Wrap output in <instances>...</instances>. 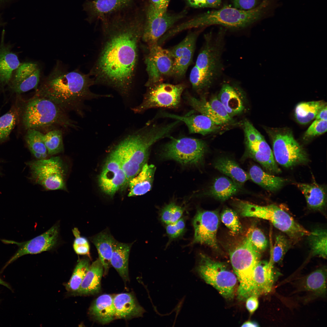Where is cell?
Instances as JSON below:
<instances>
[{
  "instance_id": "obj_1",
  "label": "cell",
  "mask_w": 327,
  "mask_h": 327,
  "mask_svg": "<svg viewBox=\"0 0 327 327\" xmlns=\"http://www.w3.org/2000/svg\"><path fill=\"white\" fill-rule=\"evenodd\" d=\"M145 16L139 13L119 15L104 20L105 39L89 74L95 84L110 86L124 97L130 92L138 59Z\"/></svg>"
},
{
  "instance_id": "obj_2",
  "label": "cell",
  "mask_w": 327,
  "mask_h": 327,
  "mask_svg": "<svg viewBox=\"0 0 327 327\" xmlns=\"http://www.w3.org/2000/svg\"><path fill=\"white\" fill-rule=\"evenodd\" d=\"M90 76L78 70L68 71L58 61L42 81L35 95L50 100L65 111L74 110L82 114L81 109L85 101L111 96L92 92L90 88L95 81Z\"/></svg>"
},
{
  "instance_id": "obj_3",
  "label": "cell",
  "mask_w": 327,
  "mask_h": 327,
  "mask_svg": "<svg viewBox=\"0 0 327 327\" xmlns=\"http://www.w3.org/2000/svg\"><path fill=\"white\" fill-rule=\"evenodd\" d=\"M179 124L177 121L160 124L149 121L142 128L127 135L115 147L113 150L126 174L127 184L146 163L151 146L162 139L170 137Z\"/></svg>"
},
{
  "instance_id": "obj_4",
  "label": "cell",
  "mask_w": 327,
  "mask_h": 327,
  "mask_svg": "<svg viewBox=\"0 0 327 327\" xmlns=\"http://www.w3.org/2000/svg\"><path fill=\"white\" fill-rule=\"evenodd\" d=\"M270 0H262L256 8L249 10L239 9L225 6L217 10L198 15L178 25L180 32L193 28H202L220 25L230 28L241 29L259 20L269 5Z\"/></svg>"
},
{
  "instance_id": "obj_5",
  "label": "cell",
  "mask_w": 327,
  "mask_h": 327,
  "mask_svg": "<svg viewBox=\"0 0 327 327\" xmlns=\"http://www.w3.org/2000/svg\"><path fill=\"white\" fill-rule=\"evenodd\" d=\"M205 40L189 76L193 89L198 92L209 87L219 75L222 68L221 40L206 35Z\"/></svg>"
},
{
  "instance_id": "obj_6",
  "label": "cell",
  "mask_w": 327,
  "mask_h": 327,
  "mask_svg": "<svg viewBox=\"0 0 327 327\" xmlns=\"http://www.w3.org/2000/svg\"><path fill=\"white\" fill-rule=\"evenodd\" d=\"M234 204L242 216L268 220L293 240H298L310 233L288 213L274 204L261 206L240 200H236Z\"/></svg>"
},
{
  "instance_id": "obj_7",
  "label": "cell",
  "mask_w": 327,
  "mask_h": 327,
  "mask_svg": "<svg viewBox=\"0 0 327 327\" xmlns=\"http://www.w3.org/2000/svg\"><path fill=\"white\" fill-rule=\"evenodd\" d=\"M23 122L28 129L37 130L54 126L76 127L58 105L49 99L35 95L25 106Z\"/></svg>"
},
{
  "instance_id": "obj_8",
  "label": "cell",
  "mask_w": 327,
  "mask_h": 327,
  "mask_svg": "<svg viewBox=\"0 0 327 327\" xmlns=\"http://www.w3.org/2000/svg\"><path fill=\"white\" fill-rule=\"evenodd\" d=\"M260 252L246 237L230 253V262L239 284L237 294L240 300H246L253 292V272L260 260Z\"/></svg>"
},
{
  "instance_id": "obj_9",
  "label": "cell",
  "mask_w": 327,
  "mask_h": 327,
  "mask_svg": "<svg viewBox=\"0 0 327 327\" xmlns=\"http://www.w3.org/2000/svg\"><path fill=\"white\" fill-rule=\"evenodd\" d=\"M196 272L207 283L215 288L225 298L232 299L237 279L234 272L223 263L201 254Z\"/></svg>"
},
{
  "instance_id": "obj_10",
  "label": "cell",
  "mask_w": 327,
  "mask_h": 327,
  "mask_svg": "<svg viewBox=\"0 0 327 327\" xmlns=\"http://www.w3.org/2000/svg\"><path fill=\"white\" fill-rule=\"evenodd\" d=\"M31 178L47 190H67L66 179L68 167L59 156L28 162Z\"/></svg>"
},
{
  "instance_id": "obj_11",
  "label": "cell",
  "mask_w": 327,
  "mask_h": 327,
  "mask_svg": "<svg viewBox=\"0 0 327 327\" xmlns=\"http://www.w3.org/2000/svg\"><path fill=\"white\" fill-rule=\"evenodd\" d=\"M268 133L272 139L275 159L279 164L288 167L307 160L306 153L290 131L273 128L268 130Z\"/></svg>"
},
{
  "instance_id": "obj_12",
  "label": "cell",
  "mask_w": 327,
  "mask_h": 327,
  "mask_svg": "<svg viewBox=\"0 0 327 327\" xmlns=\"http://www.w3.org/2000/svg\"><path fill=\"white\" fill-rule=\"evenodd\" d=\"M171 138L163 148V157L184 165H197L202 162L207 150L205 141L189 137Z\"/></svg>"
},
{
  "instance_id": "obj_13",
  "label": "cell",
  "mask_w": 327,
  "mask_h": 327,
  "mask_svg": "<svg viewBox=\"0 0 327 327\" xmlns=\"http://www.w3.org/2000/svg\"><path fill=\"white\" fill-rule=\"evenodd\" d=\"M186 87L183 84H173L163 82L148 87L142 102L132 109L140 114L152 108H175L180 102L182 94Z\"/></svg>"
},
{
  "instance_id": "obj_14",
  "label": "cell",
  "mask_w": 327,
  "mask_h": 327,
  "mask_svg": "<svg viewBox=\"0 0 327 327\" xmlns=\"http://www.w3.org/2000/svg\"><path fill=\"white\" fill-rule=\"evenodd\" d=\"M187 13L183 10L178 13L167 12L162 15L158 13L150 2L145 12L141 39L147 47L157 44L159 39Z\"/></svg>"
},
{
  "instance_id": "obj_15",
  "label": "cell",
  "mask_w": 327,
  "mask_h": 327,
  "mask_svg": "<svg viewBox=\"0 0 327 327\" xmlns=\"http://www.w3.org/2000/svg\"><path fill=\"white\" fill-rule=\"evenodd\" d=\"M243 128L246 156L258 162L268 172H280L273 152L263 135L247 120L244 122Z\"/></svg>"
},
{
  "instance_id": "obj_16",
  "label": "cell",
  "mask_w": 327,
  "mask_h": 327,
  "mask_svg": "<svg viewBox=\"0 0 327 327\" xmlns=\"http://www.w3.org/2000/svg\"><path fill=\"white\" fill-rule=\"evenodd\" d=\"M147 48L145 62L148 79L145 86L148 87L162 82L165 78L172 76L173 60L169 49L157 44Z\"/></svg>"
},
{
  "instance_id": "obj_17",
  "label": "cell",
  "mask_w": 327,
  "mask_h": 327,
  "mask_svg": "<svg viewBox=\"0 0 327 327\" xmlns=\"http://www.w3.org/2000/svg\"><path fill=\"white\" fill-rule=\"evenodd\" d=\"M219 220L216 211L198 210L193 220L194 231L193 243L205 244L218 249L216 235Z\"/></svg>"
},
{
  "instance_id": "obj_18",
  "label": "cell",
  "mask_w": 327,
  "mask_h": 327,
  "mask_svg": "<svg viewBox=\"0 0 327 327\" xmlns=\"http://www.w3.org/2000/svg\"><path fill=\"white\" fill-rule=\"evenodd\" d=\"M58 231L59 226L56 224L42 234L26 242L19 243L2 240V242L5 243L16 244L18 247L16 252L7 262L4 269L24 255L38 254L52 249L57 243Z\"/></svg>"
},
{
  "instance_id": "obj_19",
  "label": "cell",
  "mask_w": 327,
  "mask_h": 327,
  "mask_svg": "<svg viewBox=\"0 0 327 327\" xmlns=\"http://www.w3.org/2000/svg\"><path fill=\"white\" fill-rule=\"evenodd\" d=\"M99 187L105 193L113 196L127 184L126 174L116 154L113 150L107 158L98 179Z\"/></svg>"
},
{
  "instance_id": "obj_20",
  "label": "cell",
  "mask_w": 327,
  "mask_h": 327,
  "mask_svg": "<svg viewBox=\"0 0 327 327\" xmlns=\"http://www.w3.org/2000/svg\"><path fill=\"white\" fill-rule=\"evenodd\" d=\"M200 31L189 32L180 42L169 49L173 60L172 76L176 79L184 78L192 63Z\"/></svg>"
},
{
  "instance_id": "obj_21",
  "label": "cell",
  "mask_w": 327,
  "mask_h": 327,
  "mask_svg": "<svg viewBox=\"0 0 327 327\" xmlns=\"http://www.w3.org/2000/svg\"><path fill=\"white\" fill-rule=\"evenodd\" d=\"M186 98L188 104L195 110L209 118L217 125L225 124L232 120V117L216 96L209 101L204 97L197 99L189 94L187 95Z\"/></svg>"
},
{
  "instance_id": "obj_22",
  "label": "cell",
  "mask_w": 327,
  "mask_h": 327,
  "mask_svg": "<svg viewBox=\"0 0 327 327\" xmlns=\"http://www.w3.org/2000/svg\"><path fill=\"white\" fill-rule=\"evenodd\" d=\"M136 0H93L83 5L88 15L87 20L96 18L104 19L110 15L121 12L130 7Z\"/></svg>"
},
{
  "instance_id": "obj_23",
  "label": "cell",
  "mask_w": 327,
  "mask_h": 327,
  "mask_svg": "<svg viewBox=\"0 0 327 327\" xmlns=\"http://www.w3.org/2000/svg\"><path fill=\"white\" fill-rule=\"evenodd\" d=\"M41 71L38 65L34 62L21 64L16 69L12 88L15 92L21 93L33 89H37L40 81Z\"/></svg>"
},
{
  "instance_id": "obj_24",
  "label": "cell",
  "mask_w": 327,
  "mask_h": 327,
  "mask_svg": "<svg viewBox=\"0 0 327 327\" xmlns=\"http://www.w3.org/2000/svg\"><path fill=\"white\" fill-rule=\"evenodd\" d=\"M274 269V265L269 261L257 263L253 272V295L258 296L271 292L277 277Z\"/></svg>"
},
{
  "instance_id": "obj_25",
  "label": "cell",
  "mask_w": 327,
  "mask_h": 327,
  "mask_svg": "<svg viewBox=\"0 0 327 327\" xmlns=\"http://www.w3.org/2000/svg\"><path fill=\"white\" fill-rule=\"evenodd\" d=\"M160 116L183 122L187 126L190 133L192 134L205 135L216 131L220 127V126L214 123L209 118L201 114L180 116L163 112Z\"/></svg>"
},
{
  "instance_id": "obj_26",
  "label": "cell",
  "mask_w": 327,
  "mask_h": 327,
  "mask_svg": "<svg viewBox=\"0 0 327 327\" xmlns=\"http://www.w3.org/2000/svg\"><path fill=\"white\" fill-rule=\"evenodd\" d=\"M115 319H128L142 316L145 310L135 297L130 293H121L113 297Z\"/></svg>"
},
{
  "instance_id": "obj_27",
  "label": "cell",
  "mask_w": 327,
  "mask_h": 327,
  "mask_svg": "<svg viewBox=\"0 0 327 327\" xmlns=\"http://www.w3.org/2000/svg\"><path fill=\"white\" fill-rule=\"evenodd\" d=\"M243 94L235 87L228 84L223 85L217 97L231 117L240 114L244 109Z\"/></svg>"
},
{
  "instance_id": "obj_28",
  "label": "cell",
  "mask_w": 327,
  "mask_h": 327,
  "mask_svg": "<svg viewBox=\"0 0 327 327\" xmlns=\"http://www.w3.org/2000/svg\"><path fill=\"white\" fill-rule=\"evenodd\" d=\"M156 168L146 163L140 172L129 181L128 197L143 195L151 188Z\"/></svg>"
},
{
  "instance_id": "obj_29",
  "label": "cell",
  "mask_w": 327,
  "mask_h": 327,
  "mask_svg": "<svg viewBox=\"0 0 327 327\" xmlns=\"http://www.w3.org/2000/svg\"><path fill=\"white\" fill-rule=\"evenodd\" d=\"M242 185L225 177H220L215 179L206 195L224 201L242 191Z\"/></svg>"
},
{
  "instance_id": "obj_30",
  "label": "cell",
  "mask_w": 327,
  "mask_h": 327,
  "mask_svg": "<svg viewBox=\"0 0 327 327\" xmlns=\"http://www.w3.org/2000/svg\"><path fill=\"white\" fill-rule=\"evenodd\" d=\"M0 45V84H7L13 71L21 65L17 55L13 52L10 46L4 44L3 33Z\"/></svg>"
},
{
  "instance_id": "obj_31",
  "label": "cell",
  "mask_w": 327,
  "mask_h": 327,
  "mask_svg": "<svg viewBox=\"0 0 327 327\" xmlns=\"http://www.w3.org/2000/svg\"><path fill=\"white\" fill-rule=\"evenodd\" d=\"M89 312L95 319L102 324L109 323L115 319L113 297L107 294L101 295L91 306Z\"/></svg>"
},
{
  "instance_id": "obj_32",
  "label": "cell",
  "mask_w": 327,
  "mask_h": 327,
  "mask_svg": "<svg viewBox=\"0 0 327 327\" xmlns=\"http://www.w3.org/2000/svg\"><path fill=\"white\" fill-rule=\"evenodd\" d=\"M92 242L98 252L99 259L106 274L111 265V259L114 246L117 241L109 233L101 232L93 237Z\"/></svg>"
},
{
  "instance_id": "obj_33",
  "label": "cell",
  "mask_w": 327,
  "mask_h": 327,
  "mask_svg": "<svg viewBox=\"0 0 327 327\" xmlns=\"http://www.w3.org/2000/svg\"><path fill=\"white\" fill-rule=\"evenodd\" d=\"M103 267L99 259L90 265L89 269L76 293L79 295L95 294L101 289V282L103 272Z\"/></svg>"
},
{
  "instance_id": "obj_34",
  "label": "cell",
  "mask_w": 327,
  "mask_h": 327,
  "mask_svg": "<svg viewBox=\"0 0 327 327\" xmlns=\"http://www.w3.org/2000/svg\"><path fill=\"white\" fill-rule=\"evenodd\" d=\"M132 244L117 241L111 259V264L124 281L128 280V260Z\"/></svg>"
},
{
  "instance_id": "obj_35",
  "label": "cell",
  "mask_w": 327,
  "mask_h": 327,
  "mask_svg": "<svg viewBox=\"0 0 327 327\" xmlns=\"http://www.w3.org/2000/svg\"><path fill=\"white\" fill-rule=\"evenodd\" d=\"M248 174L250 179L269 191L279 190L286 182L283 178L270 174L256 165L251 167Z\"/></svg>"
},
{
  "instance_id": "obj_36",
  "label": "cell",
  "mask_w": 327,
  "mask_h": 327,
  "mask_svg": "<svg viewBox=\"0 0 327 327\" xmlns=\"http://www.w3.org/2000/svg\"><path fill=\"white\" fill-rule=\"evenodd\" d=\"M213 164L216 170L241 185L250 179L249 174L234 160L229 158L225 157H219Z\"/></svg>"
},
{
  "instance_id": "obj_37",
  "label": "cell",
  "mask_w": 327,
  "mask_h": 327,
  "mask_svg": "<svg viewBox=\"0 0 327 327\" xmlns=\"http://www.w3.org/2000/svg\"><path fill=\"white\" fill-rule=\"evenodd\" d=\"M297 186L304 196L308 206L320 210L325 206L326 195L324 189L315 183H298Z\"/></svg>"
},
{
  "instance_id": "obj_38",
  "label": "cell",
  "mask_w": 327,
  "mask_h": 327,
  "mask_svg": "<svg viewBox=\"0 0 327 327\" xmlns=\"http://www.w3.org/2000/svg\"><path fill=\"white\" fill-rule=\"evenodd\" d=\"M326 105V103L323 101L300 103L295 109L296 120L300 124H307L315 118L319 111Z\"/></svg>"
},
{
  "instance_id": "obj_39",
  "label": "cell",
  "mask_w": 327,
  "mask_h": 327,
  "mask_svg": "<svg viewBox=\"0 0 327 327\" xmlns=\"http://www.w3.org/2000/svg\"><path fill=\"white\" fill-rule=\"evenodd\" d=\"M326 269H317L306 277L303 283L304 289L318 295L324 294L326 291Z\"/></svg>"
},
{
  "instance_id": "obj_40",
  "label": "cell",
  "mask_w": 327,
  "mask_h": 327,
  "mask_svg": "<svg viewBox=\"0 0 327 327\" xmlns=\"http://www.w3.org/2000/svg\"><path fill=\"white\" fill-rule=\"evenodd\" d=\"M43 134L39 130L28 129L25 136V140L28 148L38 160L46 159L48 154L43 139Z\"/></svg>"
},
{
  "instance_id": "obj_41",
  "label": "cell",
  "mask_w": 327,
  "mask_h": 327,
  "mask_svg": "<svg viewBox=\"0 0 327 327\" xmlns=\"http://www.w3.org/2000/svg\"><path fill=\"white\" fill-rule=\"evenodd\" d=\"M90 265L89 261L87 259H82L79 260L69 280L65 285L66 288L68 292L74 294L77 293Z\"/></svg>"
},
{
  "instance_id": "obj_42",
  "label": "cell",
  "mask_w": 327,
  "mask_h": 327,
  "mask_svg": "<svg viewBox=\"0 0 327 327\" xmlns=\"http://www.w3.org/2000/svg\"><path fill=\"white\" fill-rule=\"evenodd\" d=\"M327 235L324 229H317L310 232L308 236L313 255L326 258Z\"/></svg>"
},
{
  "instance_id": "obj_43",
  "label": "cell",
  "mask_w": 327,
  "mask_h": 327,
  "mask_svg": "<svg viewBox=\"0 0 327 327\" xmlns=\"http://www.w3.org/2000/svg\"><path fill=\"white\" fill-rule=\"evenodd\" d=\"M43 139L48 155L57 154L63 151L62 132L61 130H54L43 134Z\"/></svg>"
},
{
  "instance_id": "obj_44",
  "label": "cell",
  "mask_w": 327,
  "mask_h": 327,
  "mask_svg": "<svg viewBox=\"0 0 327 327\" xmlns=\"http://www.w3.org/2000/svg\"><path fill=\"white\" fill-rule=\"evenodd\" d=\"M290 245L289 241L285 236L281 234L277 235L274 246L271 247L269 261L273 265L281 262L288 251Z\"/></svg>"
},
{
  "instance_id": "obj_45",
  "label": "cell",
  "mask_w": 327,
  "mask_h": 327,
  "mask_svg": "<svg viewBox=\"0 0 327 327\" xmlns=\"http://www.w3.org/2000/svg\"><path fill=\"white\" fill-rule=\"evenodd\" d=\"M183 212V210L179 206L171 202L166 205L162 209L160 218L164 223L167 225L174 223L180 220Z\"/></svg>"
},
{
  "instance_id": "obj_46",
  "label": "cell",
  "mask_w": 327,
  "mask_h": 327,
  "mask_svg": "<svg viewBox=\"0 0 327 327\" xmlns=\"http://www.w3.org/2000/svg\"><path fill=\"white\" fill-rule=\"evenodd\" d=\"M251 244L259 252L264 251L267 246V241L262 231L259 228L252 227L248 231L246 236Z\"/></svg>"
},
{
  "instance_id": "obj_47",
  "label": "cell",
  "mask_w": 327,
  "mask_h": 327,
  "mask_svg": "<svg viewBox=\"0 0 327 327\" xmlns=\"http://www.w3.org/2000/svg\"><path fill=\"white\" fill-rule=\"evenodd\" d=\"M222 222L234 234L240 233L242 227L238 216L236 212L232 210L226 208L221 215Z\"/></svg>"
},
{
  "instance_id": "obj_48",
  "label": "cell",
  "mask_w": 327,
  "mask_h": 327,
  "mask_svg": "<svg viewBox=\"0 0 327 327\" xmlns=\"http://www.w3.org/2000/svg\"><path fill=\"white\" fill-rule=\"evenodd\" d=\"M17 116L15 112L12 111L0 117V140L8 137L15 124Z\"/></svg>"
},
{
  "instance_id": "obj_49",
  "label": "cell",
  "mask_w": 327,
  "mask_h": 327,
  "mask_svg": "<svg viewBox=\"0 0 327 327\" xmlns=\"http://www.w3.org/2000/svg\"><path fill=\"white\" fill-rule=\"evenodd\" d=\"M72 232L75 237L73 248L75 252L78 255H89L90 246L87 239L81 236L77 228H74Z\"/></svg>"
},
{
  "instance_id": "obj_50",
  "label": "cell",
  "mask_w": 327,
  "mask_h": 327,
  "mask_svg": "<svg viewBox=\"0 0 327 327\" xmlns=\"http://www.w3.org/2000/svg\"><path fill=\"white\" fill-rule=\"evenodd\" d=\"M327 121L315 119L305 132L304 138L312 137L325 133L327 129Z\"/></svg>"
},
{
  "instance_id": "obj_51",
  "label": "cell",
  "mask_w": 327,
  "mask_h": 327,
  "mask_svg": "<svg viewBox=\"0 0 327 327\" xmlns=\"http://www.w3.org/2000/svg\"><path fill=\"white\" fill-rule=\"evenodd\" d=\"M185 226L184 220L180 218L174 223L167 225L166 228V233L170 239L177 238L183 233Z\"/></svg>"
},
{
  "instance_id": "obj_52",
  "label": "cell",
  "mask_w": 327,
  "mask_h": 327,
  "mask_svg": "<svg viewBox=\"0 0 327 327\" xmlns=\"http://www.w3.org/2000/svg\"><path fill=\"white\" fill-rule=\"evenodd\" d=\"M234 7L243 10L253 9L261 2L260 0H232Z\"/></svg>"
},
{
  "instance_id": "obj_53",
  "label": "cell",
  "mask_w": 327,
  "mask_h": 327,
  "mask_svg": "<svg viewBox=\"0 0 327 327\" xmlns=\"http://www.w3.org/2000/svg\"><path fill=\"white\" fill-rule=\"evenodd\" d=\"M170 0H150L156 11L159 14L162 15L167 12Z\"/></svg>"
},
{
  "instance_id": "obj_54",
  "label": "cell",
  "mask_w": 327,
  "mask_h": 327,
  "mask_svg": "<svg viewBox=\"0 0 327 327\" xmlns=\"http://www.w3.org/2000/svg\"><path fill=\"white\" fill-rule=\"evenodd\" d=\"M258 296L251 295L246 299V307L249 312L252 313L257 309L259 306Z\"/></svg>"
},
{
  "instance_id": "obj_55",
  "label": "cell",
  "mask_w": 327,
  "mask_h": 327,
  "mask_svg": "<svg viewBox=\"0 0 327 327\" xmlns=\"http://www.w3.org/2000/svg\"><path fill=\"white\" fill-rule=\"evenodd\" d=\"M189 5L195 8L207 7L206 0H187Z\"/></svg>"
},
{
  "instance_id": "obj_56",
  "label": "cell",
  "mask_w": 327,
  "mask_h": 327,
  "mask_svg": "<svg viewBox=\"0 0 327 327\" xmlns=\"http://www.w3.org/2000/svg\"><path fill=\"white\" fill-rule=\"evenodd\" d=\"M327 105L321 109L318 112L315 119L327 120Z\"/></svg>"
},
{
  "instance_id": "obj_57",
  "label": "cell",
  "mask_w": 327,
  "mask_h": 327,
  "mask_svg": "<svg viewBox=\"0 0 327 327\" xmlns=\"http://www.w3.org/2000/svg\"><path fill=\"white\" fill-rule=\"evenodd\" d=\"M207 7L216 8L219 6L221 0H206Z\"/></svg>"
},
{
  "instance_id": "obj_58",
  "label": "cell",
  "mask_w": 327,
  "mask_h": 327,
  "mask_svg": "<svg viewBox=\"0 0 327 327\" xmlns=\"http://www.w3.org/2000/svg\"><path fill=\"white\" fill-rule=\"evenodd\" d=\"M242 327H258L259 324L256 322L248 321L244 322L241 326Z\"/></svg>"
},
{
  "instance_id": "obj_59",
  "label": "cell",
  "mask_w": 327,
  "mask_h": 327,
  "mask_svg": "<svg viewBox=\"0 0 327 327\" xmlns=\"http://www.w3.org/2000/svg\"><path fill=\"white\" fill-rule=\"evenodd\" d=\"M0 285H2L8 288L9 289H11V288H10V287L8 285L7 283H6L5 282H4V281H3L0 278Z\"/></svg>"
},
{
  "instance_id": "obj_60",
  "label": "cell",
  "mask_w": 327,
  "mask_h": 327,
  "mask_svg": "<svg viewBox=\"0 0 327 327\" xmlns=\"http://www.w3.org/2000/svg\"><path fill=\"white\" fill-rule=\"evenodd\" d=\"M8 0H0V5L6 2H7Z\"/></svg>"
},
{
  "instance_id": "obj_61",
  "label": "cell",
  "mask_w": 327,
  "mask_h": 327,
  "mask_svg": "<svg viewBox=\"0 0 327 327\" xmlns=\"http://www.w3.org/2000/svg\"><path fill=\"white\" fill-rule=\"evenodd\" d=\"M2 24V22L1 20V19L0 17V27L1 26Z\"/></svg>"
}]
</instances>
